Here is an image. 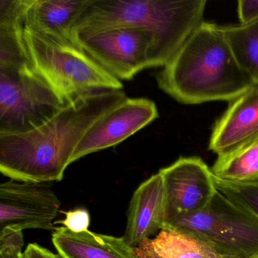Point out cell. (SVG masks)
I'll list each match as a JSON object with an SVG mask.
<instances>
[{
    "label": "cell",
    "mask_w": 258,
    "mask_h": 258,
    "mask_svg": "<svg viewBox=\"0 0 258 258\" xmlns=\"http://www.w3.org/2000/svg\"><path fill=\"white\" fill-rule=\"evenodd\" d=\"M126 99L121 90H95L64 105L32 131L0 134V171L19 182L61 181L87 131Z\"/></svg>",
    "instance_id": "6da1fadb"
},
{
    "label": "cell",
    "mask_w": 258,
    "mask_h": 258,
    "mask_svg": "<svg viewBox=\"0 0 258 258\" xmlns=\"http://www.w3.org/2000/svg\"><path fill=\"white\" fill-rule=\"evenodd\" d=\"M158 87L187 105L231 101L253 84L238 64L221 26L204 22L157 76Z\"/></svg>",
    "instance_id": "7a4b0ae2"
},
{
    "label": "cell",
    "mask_w": 258,
    "mask_h": 258,
    "mask_svg": "<svg viewBox=\"0 0 258 258\" xmlns=\"http://www.w3.org/2000/svg\"><path fill=\"white\" fill-rule=\"evenodd\" d=\"M206 4V0H90L74 25L73 40L114 28H140L153 35L158 64L164 68L205 22Z\"/></svg>",
    "instance_id": "3957f363"
},
{
    "label": "cell",
    "mask_w": 258,
    "mask_h": 258,
    "mask_svg": "<svg viewBox=\"0 0 258 258\" xmlns=\"http://www.w3.org/2000/svg\"><path fill=\"white\" fill-rule=\"evenodd\" d=\"M9 11L24 56L52 88L63 106L90 92L123 88L121 81L75 43L53 40L25 26L18 16L16 0L10 4Z\"/></svg>",
    "instance_id": "277c9868"
},
{
    "label": "cell",
    "mask_w": 258,
    "mask_h": 258,
    "mask_svg": "<svg viewBox=\"0 0 258 258\" xmlns=\"http://www.w3.org/2000/svg\"><path fill=\"white\" fill-rule=\"evenodd\" d=\"M164 226L192 232L232 257H258V218L219 191L205 209Z\"/></svg>",
    "instance_id": "5b68a950"
},
{
    "label": "cell",
    "mask_w": 258,
    "mask_h": 258,
    "mask_svg": "<svg viewBox=\"0 0 258 258\" xmlns=\"http://www.w3.org/2000/svg\"><path fill=\"white\" fill-rule=\"evenodd\" d=\"M62 107L28 61L16 69H0V134L32 131Z\"/></svg>",
    "instance_id": "8992f818"
},
{
    "label": "cell",
    "mask_w": 258,
    "mask_h": 258,
    "mask_svg": "<svg viewBox=\"0 0 258 258\" xmlns=\"http://www.w3.org/2000/svg\"><path fill=\"white\" fill-rule=\"evenodd\" d=\"M74 41L119 81L132 79L144 69L159 67L155 38L140 28H114L75 37Z\"/></svg>",
    "instance_id": "52a82bcc"
},
{
    "label": "cell",
    "mask_w": 258,
    "mask_h": 258,
    "mask_svg": "<svg viewBox=\"0 0 258 258\" xmlns=\"http://www.w3.org/2000/svg\"><path fill=\"white\" fill-rule=\"evenodd\" d=\"M61 202L47 183L7 181L0 185V232L55 230Z\"/></svg>",
    "instance_id": "ba28073f"
},
{
    "label": "cell",
    "mask_w": 258,
    "mask_h": 258,
    "mask_svg": "<svg viewBox=\"0 0 258 258\" xmlns=\"http://www.w3.org/2000/svg\"><path fill=\"white\" fill-rule=\"evenodd\" d=\"M159 173L165 192V223L205 209L217 191L211 168L199 157H181Z\"/></svg>",
    "instance_id": "9c48e42d"
},
{
    "label": "cell",
    "mask_w": 258,
    "mask_h": 258,
    "mask_svg": "<svg viewBox=\"0 0 258 258\" xmlns=\"http://www.w3.org/2000/svg\"><path fill=\"white\" fill-rule=\"evenodd\" d=\"M158 117L153 101L127 98L90 128L75 149L71 164L89 154L117 146Z\"/></svg>",
    "instance_id": "30bf717a"
},
{
    "label": "cell",
    "mask_w": 258,
    "mask_h": 258,
    "mask_svg": "<svg viewBox=\"0 0 258 258\" xmlns=\"http://www.w3.org/2000/svg\"><path fill=\"white\" fill-rule=\"evenodd\" d=\"M258 139V84L253 83L216 122L209 149L217 156L230 153Z\"/></svg>",
    "instance_id": "8fae6325"
},
{
    "label": "cell",
    "mask_w": 258,
    "mask_h": 258,
    "mask_svg": "<svg viewBox=\"0 0 258 258\" xmlns=\"http://www.w3.org/2000/svg\"><path fill=\"white\" fill-rule=\"evenodd\" d=\"M90 0H16L21 22L46 37L75 43L74 25Z\"/></svg>",
    "instance_id": "7c38bea8"
},
{
    "label": "cell",
    "mask_w": 258,
    "mask_h": 258,
    "mask_svg": "<svg viewBox=\"0 0 258 258\" xmlns=\"http://www.w3.org/2000/svg\"><path fill=\"white\" fill-rule=\"evenodd\" d=\"M165 223V192L159 172L142 182L130 202L123 238L131 247L159 232Z\"/></svg>",
    "instance_id": "4fadbf2b"
},
{
    "label": "cell",
    "mask_w": 258,
    "mask_h": 258,
    "mask_svg": "<svg viewBox=\"0 0 258 258\" xmlns=\"http://www.w3.org/2000/svg\"><path fill=\"white\" fill-rule=\"evenodd\" d=\"M135 250L137 258H234L192 232L170 226Z\"/></svg>",
    "instance_id": "5bb4252c"
},
{
    "label": "cell",
    "mask_w": 258,
    "mask_h": 258,
    "mask_svg": "<svg viewBox=\"0 0 258 258\" xmlns=\"http://www.w3.org/2000/svg\"><path fill=\"white\" fill-rule=\"evenodd\" d=\"M52 241L61 258H137L135 248L123 237L90 230L74 232L64 226L55 228Z\"/></svg>",
    "instance_id": "9a60e30c"
},
{
    "label": "cell",
    "mask_w": 258,
    "mask_h": 258,
    "mask_svg": "<svg viewBox=\"0 0 258 258\" xmlns=\"http://www.w3.org/2000/svg\"><path fill=\"white\" fill-rule=\"evenodd\" d=\"M215 177L229 182H258V139L226 155L217 156L211 168Z\"/></svg>",
    "instance_id": "2e32d148"
},
{
    "label": "cell",
    "mask_w": 258,
    "mask_h": 258,
    "mask_svg": "<svg viewBox=\"0 0 258 258\" xmlns=\"http://www.w3.org/2000/svg\"><path fill=\"white\" fill-rule=\"evenodd\" d=\"M222 30L240 67L258 84V19L246 25L223 26Z\"/></svg>",
    "instance_id": "e0dca14e"
},
{
    "label": "cell",
    "mask_w": 258,
    "mask_h": 258,
    "mask_svg": "<svg viewBox=\"0 0 258 258\" xmlns=\"http://www.w3.org/2000/svg\"><path fill=\"white\" fill-rule=\"evenodd\" d=\"M213 176L217 191L258 218V182L239 183L223 180L214 175Z\"/></svg>",
    "instance_id": "ac0fdd59"
},
{
    "label": "cell",
    "mask_w": 258,
    "mask_h": 258,
    "mask_svg": "<svg viewBox=\"0 0 258 258\" xmlns=\"http://www.w3.org/2000/svg\"><path fill=\"white\" fill-rule=\"evenodd\" d=\"M64 219L55 222L74 232H83L88 230L90 225V214L85 208H77L64 212Z\"/></svg>",
    "instance_id": "d6986e66"
},
{
    "label": "cell",
    "mask_w": 258,
    "mask_h": 258,
    "mask_svg": "<svg viewBox=\"0 0 258 258\" xmlns=\"http://www.w3.org/2000/svg\"><path fill=\"white\" fill-rule=\"evenodd\" d=\"M240 25H246L258 19V0H240L238 2Z\"/></svg>",
    "instance_id": "ffe728a7"
},
{
    "label": "cell",
    "mask_w": 258,
    "mask_h": 258,
    "mask_svg": "<svg viewBox=\"0 0 258 258\" xmlns=\"http://www.w3.org/2000/svg\"><path fill=\"white\" fill-rule=\"evenodd\" d=\"M23 258H61L50 250L36 243H31L27 246L23 252Z\"/></svg>",
    "instance_id": "44dd1931"
},
{
    "label": "cell",
    "mask_w": 258,
    "mask_h": 258,
    "mask_svg": "<svg viewBox=\"0 0 258 258\" xmlns=\"http://www.w3.org/2000/svg\"><path fill=\"white\" fill-rule=\"evenodd\" d=\"M22 247H0V258H23Z\"/></svg>",
    "instance_id": "7402d4cb"
},
{
    "label": "cell",
    "mask_w": 258,
    "mask_h": 258,
    "mask_svg": "<svg viewBox=\"0 0 258 258\" xmlns=\"http://www.w3.org/2000/svg\"><path fill=\"white\" fill-rule=\"evenodd\" d=\"M256 258H258V257H256Z\"/></svg>",
    "instance_id": "603a6c76"
}]
</instances>
